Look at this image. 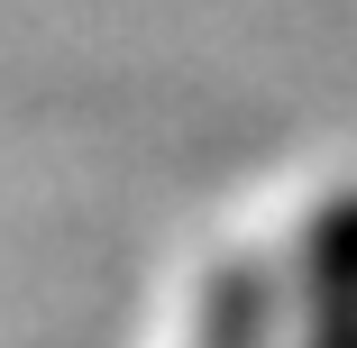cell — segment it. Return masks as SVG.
<instances>
[{"instance_id": "cell-1", "label": "cell", "mask_w": 357, "mask_h": 348, "mask_svg": "<svg viewBox=\"0 0 357 348\" xmlns=\"http://www.w3.org/2000/svg\"><path fill=\"white\" fill-rule=\"evenodd\" d=\"M312 348H357V192L312 229Z\"/></svg>"}, {"instance_id": "cell-2", "label": "cell", "mask_w": 357, "mask_h": 348, "mask_svg": "<svg viewBox=\"0 0 357 348\" xmlns=\"http://www.w3.org/2000/svg\"><path fill=\"white\" fill-rule=\"evenodd\" d=\"M202 348H266V285H257V275H220Z\"/></svg>"}]
</instances>
